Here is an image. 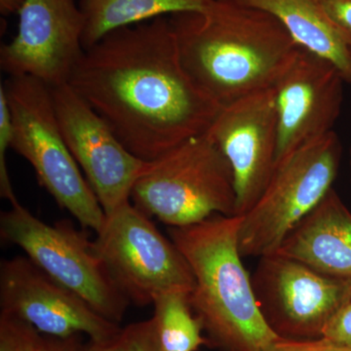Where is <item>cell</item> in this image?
I'll return each instance as SVG.
<instances>
[{"mask_svg": "<svg viewBox=\"0 0 351 351\" xmlns=\"http://www.w3.org/2000/svg\"><path fill=\"white\" fill-rule=\"evenodd\" d=\"M154 339L158 351H195L205 343L203 326L193 313L189 293L170 291L152 302Z\"/></svg>", "mask_w": 351, "mask_h": 351, "instance_id": "obj_18", "label": "cell"}, {"mask_svg": "<svg viewBox=\"0 0 351 351\" xmlns=\"http://www.w3.org/2000/svg\"><path fill=\"white\" fill-rule=\"evenodd\" d=\"M251 278L261 313L280 339H320L332 316L351 302L350 280L276 253L258 258Z\"/></svg>", "mask_w": 351, "mask_h": 351, "instance_id": "obj_9", "label": "cell"}, {"mask_svg": "<svg viewBox=\"0 0 351 351\" xmlns=\"http://www.w3.org/2000/svg\"><path fill=\"white\" fill-rule=\"evenodd\" d=\"M58 122L106 215L131 201L147 161L126 149L100 115L69 83L51 88Z\"/></svg>", "mask_w": 351, "mask_h": 351, "instance_id": "obj_10", "label": "cell"}, {"mask_svg": "<svg viewBox=\"0 0 351 351\" xmlns=\"http://www.w3.org/2000/svg\"><path fill=\"white\" fill-rule=\"evenodd\" d=\"M13 137L12 119L3 86H0V195L10 201L11 204L18 202L14 193L12 182L7 169L6 154L11 149Z\"/></svg>", "mask_w": 351, "mask_h": 351, "instance_id": "obj_21", "label": "cell"}, {"mask_svg": "<svg viewBox=\"0 0 351 351\" xmlns=\"http://www.w3.org/2000/svg\"><path fill=\"white\" fill-rule=\"evenodd\" d=\"M350 178H351V151H350Z\"/></svg>", "mask_w": 351, "mask_h": 351, "instance_id": "obj_27", "label": "cell"}, {"mask_svg": "<svg viewBox=\"0 0 351 351\" xmlns=\"http://www.w3.org/2000/svg\"><path fill=\"white\" fill-rule=\"evenodd\" d=\"M267 351H351V348L320 338L309 341L278 339Z\"/></svg>", "mask_w": 351, "mask_h": 351, "instance_id": "obj_24", "label": "cell"}, {"mask_svg": "<svg viewBox=\"0 0 351 351\" xmlns=\"http://www.w3.org/2000/svg\"><path fill=\"white\" fill-rule=\"evenodd\" d=\"M341 152V141L332 131L276 163L257 202L241 216L239 247L242 258H261L278 250L291 230L332 189Z\"/></svg>", "mask_w": 351, "mask_h": 351, "instance_id": "obj_6", "label": "cell"}, {"mask_svg": "<svg viewBox=\"0 0 351 351\" xmlns=\"http://www.w3.org/2000/svg\"><path fill=\"white\" fill-rule=\"evenodd\" d=\"M2 86L12 119L11 149L29 161L58 205L98 232L106 214L64 141L51 88L31 76H9Z\"/></svg>", "mask_w": 351, "mask_h": 351, "instance_id": "obj_5", "label": "cell"}, {"mask_svg": "<svg viewBox=\"0 0 351 351\" xmlns=\"http://www.w3.org/2000/svg\"><path fill=\"white\" fill-rule=\"evenodd\" d=\"M169 21L182 66L221 107L274 88L301 47L274 15L237 0Z\"/></svg>", "mask_w": 351, "mask_h": 351, "instance_id": "obj_2", "label": "cell"}, {"mask_svg": "<svg viewBox=\"0 0 351 351\" xmlns=\"http://www.w3.org/2000/svg\"><path fill=\"white\" fill-rule=\"evenodd\" d=\"M0 234L101 316L112 322L122 317L128 300L110 278L93 241L68 221L48 225L17 202L2 212Z\"/></svg>", "mask_w": 351, "mask_h": 351, "instance_id": "obj_8", "label": "cell"}, {"mask_svg": "<svg viewBox=\"0 0 351 351\" xmlns=\"http://www.w3.org/2000/svg\"><path fill=\"white\" fill-rule=\"evenodd\" d=\"M131 202L169 228L195 225L214 215L237 216L232 167L207 132L147 161Z\"/></svg>", "mask_w": 351, "mask_h": 351, "instance_id": "obj_4", "label": "cell"}, {"mask_svg": "<svg viewBox=\"0 0 351 351\" xmlns=\"http://www.w3.org/2000/svg\"><path fill=\"white\" fill-rule=\"evenodd\" d=\"M320 5L332 24L351 43V0H319Z\"/></svg>", "mask_w": 351, "mask_h": 351, "instance_id": "obj_23", "label": "cell"}, {"mask_svg": "<svg viewBox=\"0 0 351 351\" xmlns=\"http://www.w3.org/2000/svg\"><path fill=\"white\" fill-rule=\"evenodd\" d=\"M69 84L144 161L206 133L223 108L182 66L169 16L104 36Z\"/></svg>", "mask_w": 351, "mask_h": 351, "instance_id": "obj_1", "label": "cell"}, {"mask_svg": "<svg viewBox=\"0 0 351 351\" xmlns=\"http://www.w3.org/2000/svg\"><path fill=\"white\" fill-rule=\"evenodd\" d=\"M271 14L301 47L338 68L351 85V51L348 40L328 18L319 0H237Z\"/></svg>", "mask_w": 351, "mask_h": 351, "instance_id": "obj_16", "label": "cell"}, {"mask_svg": "<svg viewBox=\"0 0 351 351\" xmlns=\"http://www.w3.org/2000/svg\"><path fill=\"white\" fill-rule=\"evenodd\" d=\"M82 351H158L152 321L128 327L108 341H94L93 346Z\"/></svg>", "mask_w": 351, "mask_h": 351, "instance_id": "obj_20", "label": "cell"}, {"mask_svg": "<svg viewBox=\"0 0 351 351\" xmlns=\"http://www.w3.org/2000/svg\"><path fill=\"white\" fill-rule=\"evenodd\" d=\"M39 351H82L76 346L71 338L63 339L59 341H43Z\"/></svg>", "mask_w": 351, "mask_h": 351, "instance_id": "obj_25", "label": "cell"}, {"mask_svg": "<svg viewBox=\"0 0 351 351\" xmlns=\"http://www.w3.org/2000/svg\"><path fill=\"white\" fill-rule=\"evenodd\" d=\"M207 133L230 164L237 216H243L257 202L276 168L278 121L274 88L221 108Z\"/></svg>", "mask_w": 351, "mask_h": 351, "instance_id": "obj_12", "label": "cell"}, {"mask_svg": "<svg viewBox=\"0 0 351 351\" xmlns=\"http://www.w3.org/2000/svg\"><path fill=\"white\" fill-rule=\"evenodd\" d=\"M325 276L351 281V212L334 189L276 252Z\"/></svg>", "mask_w": 351, "mask_h": 351, "instance_id": "obj_15", "label": "cell"}, {"mask_svg": "<svg viewBox=\"0 0 351 351\" xmlns=\"http://www.w3.org/2000/svg\"><path fill=\"white\" fill-rule=\"evenodd\" d=\"M24 1L25 0H0V12L4 16L18 13Z\"/></svg>", "mask_w": 351, "mask_h": 351, "instance_id": "obj_26", "label": "cell"}, {"mask_svg": "<svg viewBox=\"0 0 351 351\" xmlns=\"http://www.w3.org/2000/svg\"><path fill=\"white\" fill-rule=\"evenodd\" d=\"M213 0H80L85 16L84 50L108 34L173 14L202 11Z\"/></svg>", "mask_w": 351, "mask_h": 351, "instance_id": "obj_17", "label": "cell"}, {"mask_svg": "<svg viewBox=\"0 0 351 351\" xmlns=\"http://www.w3.org/2000/svg\"><path fill=\"white\" fill-rule=\"evenodd\" d=\"M38 330L13 314L1 311L0 351H39L43 345Z\"/></svg>", "mask_w": 351, "mask_h": 351, "instance_id": "obj_19", "label": "cell"}, {"mask_svg": "<svg viewBox=\"0 0 351 351\" xmlns=\"http://www.w3.org/2000/svg\"><path fill=\"white\" fill-rule=\"evenodd\" d=\"M350 51H351V43L350 44Z\"/></svg>", "mask_w": 351, "mask_h": 351, "instance_id": "obj_28", "label": "cell"}, {"mask_svg": "<svg viewBox=\"0 0 351 351\" xmlns=\"http://www.w3.org/2000/svg\"><path fill=\"white\" fill-rule=\"evenodd\" d=\"M18 14L17 34L0 49L2 71L50 88L69 83L85 51L82 7L75 0H25Z\"/></svg>", "mask_w": 351, "mask_h": 351, "instance_id": "obj_11", "label": "cell"}, {"mask_svg": "<svg viewBox=\"0 0 351 351\" xmlns=\"http://www.w3.org/2000/svg\"><path fill=\"white\" fill-rule=\"evenodd\" d=\"M240 221L214 215L168 232L193 271L189 302L211 343L225 351H267L280 339L265 322L242 262Z\"/></svg>", "mask_w": 351, "mask_h": 351, "instance_id": "obj_3", "label": "cell"}, {"mask_svg": "<svg viewBox=\"0 0 351 351\" xmlns=\"http://www.w3.org/2000/svg\"><path fill=\"white\" fill-rule=\"evenodd\" d=\"M345 83L334 64L300 47L274 86L278 121L276 163L332 131L341 114Z\"/></svg>", "mask_w": 351, "mask_h": 351, "instance_id": "obj_14", "label": "cell"}, {"mask_svg": "<svg viewBox=\"0 0 351 351\" xmlns=\"http://www.w3.org/2000/svg\"><path fill=\"white\" fill-rule=\"evenodd\" d=\"M0 304L2 311L25 320L39 332L59 339L84 332L95 343H101L120 331L112 321L51 279L27 257L2 261Z\"/></svg>", "mask_w": 351, "mask_h": 351, "instance_id": "obj_13", "label": "cell"}, {"mask_svg": "<svg viewBox=\"0 0 351 351\" xmlns=\"http://www.w3.org/2000/svg\"><path fill=\"white\" fill-rule=\"evenodd\" d=\"M321 338L351 348V302L341 307L328 322Z\"/></svg>", "mask_w": 351, "mask_h": 351, "instance_id": "obj_22", "label": "cell"}, {"mask_svg": "<svg viewBox=\"0 0 351 351\" xmlns=\"http://www.w3.org/2000/svg\"><path fill=\"white\" fill-rule=\"evenodd\" d=\"M149 218L130 201L106 215L93 241L113 282L128 301L140 306L170 291L191 294L195 287L186 258Z\"/></svg>", "mask_w": 351, "mask_h": 351, "instance_id": "obj_7", "label": "cell"}]
</instances>
